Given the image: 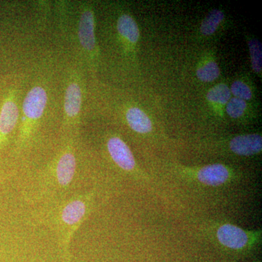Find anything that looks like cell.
<instances>
[{
	"label": "cell",
	"instance_id": "obj_1",
	"mask_svg": "<svg viewBox=\"0 0 262 262\" xmlns=\"http://www.w3.org/2000/svg\"><path fill=\"white\" fill-rule=\"evenodd\" d=\"M61 75L50 67H40L31 75L20 110V120L13 152L19 155L32 148L45 122L51 117H61V101H58L61 92Z\"/></svg>",
	"mask_w": 262,
	"mask_h": 262
},
{
	"label": "cell",
	"instance_id": "obj_16",
	"mask_svg": "<svg viewBox=\"0 0 262 262\" xmlns=\"http://www.w3.org/2000/svg\"><path fill=\"white\" fill-rule=\"evenodd\" d=\"M251 67L255 73L261 75L262 71V46L257 39H250L248 41Z\"/></svg>",
	"mask_w": 262,
	"mask_h": 262
},
{
	"label": "cell",
	"instance_id": "obj_6",
	"mask_svg": "<svg viewBox=\"0 0 262 262\" xmlns=\"http://www.w3.org/2000/svg\"><path fill=\"white\" fill-rule=\"evenodd\" d=\"M91 196H78L61 205L56 215L55 223L62 238L69 241L89 214Z\"/></svg>",
	"mask_w": 262,
	"mask_h": 262
},
{
	"label": "cell",
	"instance_id": "obj_3",
	"mask_svg": "<svg viewBox=\"0 0 262 262\" xmlns=\"http://www.w3.org/2000/svg\"><path fill=\"white\" fill-rule=\"evenodd\" d=\"M62 138L77 137L84 123L89 75L80 62L71 58L61 71Z\"/></svg>",
	"mask_w": 262,
	"mask_h": 262
},
{
	"label": "cell",
	"instance_id": "obj_17",
	"mask_svg": "<svg viewBox=\"0 0 262 262\" xmlns=\"http://www.w3.org/2000/svg\"><path fill=\"white\" fill-rule=\"evenodd\" d=\"M247 108V101L234 97L231 98L227 103L226 112L231 118L239 119L244 116Z\"/></svg>",
	"mask_w": 262,
	"mask_h": 262
},
{
	"label": "cell",
	"instance_id": "obj_13",
	"mask_svg": "<svg viewBox=\"0 0 262 262\" xmlns=\"http://www.w3.org/2000/svg\"><path fill=\"white\" fill-rule=\"evenodd\" d=\"M225 13L222 10L214 9L210 12L202 22L201 32L203 35L211 36L219 29L221 24L225 20Z\"/></svg>",
	"mask_w": 262,
	"mask_h": 262
},
{
	"label": "cell",
	"instance_id": "obj_5",
	"mask_svg": "<svg viewBox=\"0 0 262 262\" xmlns=\"http://www.w3.org/2000/svg\"><path fill=\"white\" fill-rule=\"evenodd\" d=\"M79 136L62 138V144L48 165V176L57 187L65 189L75 178L78 166Z\"/></svg>",
	"mask_w": 262,
	"mask_h": 262
},
{
	"label": "cell",
	"instance_id": "obj_7",
	"mask_svg": "<svg viewBox=\"0 0 262 262\" xmlns=\"http://www.w3.org/2000/svg\"><path fill=\"white\" fill-rule=\"evenodd\" d=\"M184 172V170H183ZM189 178L208 187H220L230 183L235 177L232 169L223 164L215 163L193 170H184Z\"/></svg>",
	"mask_w": 262,
	"mask_h": 262
},
{
	"label": "cell",
	"instance_id": "obj_2",
	"mask_svg": "<svg viewBox=\"0 0 262 262\" xmlns=\"http://www.w3.org/2000/svg\"><path fill=\"white\" fill-rule=\"evenodd\" d=\"M56 11L60 32L72 50L71 58L82 63L89 77H96L101 52L94 4L84 1L57 2Z\"/></svg>",
	"mask_w": 262,
	"mask_h": 262
},
{
	"label": "cell",
	"instance_id": "obj_9",
	"mask_svg": "<svg viewBox=\"0 0 262 262\" xmlns=\"http://www.w3.org/2000/svg\"><path fill=\"white\" fill-rule=\"evenodd\" d=\"M259 232H247L237 226L223 224L215 230V237L222 246L232 250H242L247 247L253 238H258Z\"/></svg>",
	"mask_w": 262,
	"mask_h": 262
},
{
	"label": "cell",
	"instance_id": "obj_10",
	"mask_svg": "<svg viewBox=\"0 0 262 262\" xmlns=\"http://www.w3.org/2000/svg\"><path fill=\"white\" fill-rule=\"evenodd\" d=\"M229 149L242 157L259 154L262 149V138L259 134H243L234 136L228 143Z\"/></svg>",
	"mask_w": 262,
	"mask_h": 262
},
{
	"label": "cell",
	"instance_id": "obj_11",
	"mask_svg": "<svg viewBox=\"0 0 262 262\" xmlns=\"http://www.w3.org/2000/svg\"><path fill=\"white\" fill-rule=\"evenodd\" d=\"M125 123L131 130L139 134H147L152 130V123L147 115L137 106H131L124 112Z\"/></svg>",
	"mask_w": 262,
	"mask_h": 262
},
{
	"label": "cell",
	"instance_id": "obj_4",
	"mask_svg": "<svg viewBox=\"0 0 262 262\" xmlns=\"http://www.w3.org/2000/svg\"><path fill=\"white\" fill-rule=\"evenodd\" d=\"M29 78L26 74L13 76L3 95L0 102V153L11 141L14 145L22 102Z\"/></svg>",
	"mask_w": 262,
	"mask_h": 262
},
{
	"label": "cell",
	"instance_id": "obj_18",
	"mask_svg": "<svg viewBox=\"0 0 262 262\" xmlns=\"http://www.w3.org/2000/svg\"><path fill=\"white\" fill-rule=\"evenodd\" d=\"M231 94L234 97L248 101L252 99V89L249 85L242 80H235L230 88Z\"/></svg>",
	"mask_w": 262,
	"mask_h": 262
},
{
	"label": "cell",
	"instance_id": "obj_15",
	"mask_svg": "<svg viewBox=\"0 0 262 262\" xmlns=\"http://www.w3.org/2000/svg\"><path fill=\"white\" fill-rule=\"evenodd\" d=\"M220 69L216 62L210 61L201 66L196 70V77L202 82H211L216 80L220 75Z\"/></svg>",
	"mask_w": 262,
	"mask_h": 262
},
{
	"label": "cell",
	"instance_id": "obj_8",
	"mask_svg": "<svg viewBox=\"0 0 262 262\" xmlns=\"http://www.w3.org/2000/svg\"><path fill=\"white\" fill-rule=\"evenodd\" d=\"M105 147L110 159L117 168L127 173H136V162L134 154L120 136H108L105 141Z\"/></svg>",
	"mask_w": 262,
	"mask_h": 262
},
{
	"label": "cell",
	"instance_id": "obj_12",
	"mask_svg": "<svg viewBox=\"0 0 262 262\" xmlns=\"http://www.w3.org/2000/svg\"><path fill=\"white\" fill-rule=\"evenodd\" d=\"M115 28L117 32L133 46H136L139 42L140 37L139 27L135 19L129 13H119L116 19Z\"/></svg>",
	"mask_w": 262,
	"mask_h": 262
},
{
	"label": "cell",
	"instance_id": "obj_14",
	"mask_svg": "<svg viewBox=\"0 0 262 262\" xmlns=\"http://www.w3.org/2000/svg\"><path fill=\"white\" fill-rule=\"evenodd\" d=\"M230 90L227 84H219L212 88L207 94V100L215 104L225 105L230 100Z\"/></svg>",
	"mask_w": 262,
	"mask_h": 262
}]
</instances>
